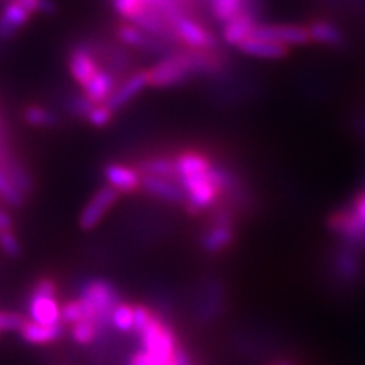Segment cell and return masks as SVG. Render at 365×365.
I'll return each mask as SVG.
<instances>
[{
	"instance_id": "f1b7e54d",
	"label": "cell",
	"mask_w": 365,
	"mask_h": 365,
	"mask_svg": "<svg viewBox=\"0 0 365 365\" xmlns=\"http://www.w3.org/2000/svg\"><path fill=\"white\" fill-rule=\"evenodd\" d=\"M110 323L117 331H122V333L134 331V307L129 303H122L120 301V303L113 308Z\"/></svg>"
},
{
	"instance_id": "83f0119b",
	"label": "cell",
	"mask_w": 365,
	"mask_h": 365,
	"mask_svg": "<svg viewBox=\"0 0 365 365\" xmlns=\"http://www.w3.org/2000/svg\"><path fill=\"white\" fill-rule=\"evenodd\" d=\"M27 196L14 185L6 171L0 168V202L9 205V207L21 208L26 203Z\"/></svg>"
},
{
	"instance_id": "8992f818",
	"label": "cell",
	"mask_w": 365,
	"mask_h": 365,
	"mask_svg": "<svg viewBox=\"0 0 365 365\" xmlns=\"http://www.w3.org/2000/svg\"><path fill=\"white\" fill-rule=\"evenodd\" d=\"M235 242V227H234V213L230 207H218L213 213L212 223L207 230L203 232L200 239V247L203 252L210 255L222 254Z\"/></svg>"
},
{
	"instance_id": "484cf974",
	"label": "cell",
	"mask_w": 365,
	"mask_h": 365,
	"mask_svg": "<svg viewBox=\"0 0 365 365\" xmlns=\"http://www.w3.org/2000/svg\"><path fill=\"white\" fill-rule=\"evenodd\" d=\"M22 118L27 125L36 127V129H51L59 124L58 113L44 105H27L22 112Z\"/></svg>"
},
{
	"instance_id": "f35d334b",
	"label": "cell",
	"mask_w": 365,
	"mask_h": 365,
	"mask_svg": "<svg viewBox=\"0 0 365 365\" xmlns=\"http://www.w3.org/2000/svg\"><path fill=\"white\" fill-rule=\"evenodd\" d=\"M350 208H352L354 212L357 213V215L365 222V191H362V193H359L357 196H355L352 207Z\"/></svg>"
},
{
	"instance_id": "d6a6232c",
	"label": "cell",
	"mask_w": 365,
	"mask_h": 365,
	"mask_svg": "<svg viewBox=\"0 0 365 365\" xmlns=\"http://www.w3.org/2000/svg\"><path fill=\"white\" fill-rule=\"evenodd\" d=\"M85 319V309L81 301L76 298L73 301H68L66 304L61 307V323L63 325H75V323Z\"/></svg>"
},
{
	"instance_id": "30bf717a",
	"label": "cell",
	"mask_w": 365,
	"mask_h": 365,
	"mask_svg": "<svg viewBox=\"0 0 365 365\" xmlns=\"http://www.w3.org/2000/svg\"><path fill=\"white\" fill-rule=\"evenodd\" d=\"M115 39L118 44H122L124 48L137 49V51L154 54V56H159V59L164 56H170L176 51L175 46L163 43L148 33H144L143 29L130 24V22H122L115 27Z\"/></svg>"
},
{
	"instance_id": "9a60e30c",
	"label": "cell",
	"mask_w": 365,
	"mask_h": 365,
	"mask_svg": "<svg viewBox=\"0 0 365 365\" xmlns=\"http://www.w3.org/2000/svg\"><path fill=\"white\" fill-rule=\"evenodd\" d=\"M140 191L159 202L175 205V207H186V196L182 193L180 182L173 178L143 176Z\"/></svg>"
},
{
	"instance_id": "7402d4cb",
	"label": "cell",
	"mask_w": 365,
	"mask_h": 365,
	"mask_svg": "<svg viewBox=\"0 0 365 365\" xmlns=\"http://www.w3.org/2000/svg\"><path fill=\"white\" fill-rule=\"evenodd\" d=\"M237 51L249 58L255 59H266V61H276V59H282L289 54V48L286 46H281L277 43H271V41L266 39H257V38H249L244 41Z\"/></svg>"
},
{
	"instance_id": "44dd1931",
	"label": "cell",
	"mask_w": 365,
	"mask_h": 365,
	"mask_svg": "<svg viewBox=\"0 0 365 365\" xmlns=\"http://www.w3.org/2000/svg\"><path fill=\"white\" fill-rule=\"evenodd\" d=\"M308 31L312 43H317L319 46H325V48H344L346 44V38L344 31L340 29L335 22L327 21V19H317L309 22Z\"/></svg>"
},
{
	"instance_id": "ac0fdd59",
	"label": "cell",
	"mask_w": 365,
	"mask_h": 365,
	"mask_svg": "<svg viewBox=\"0 0 365 365\" xmlns=\"http://www.w3.org/2000/svg\"><path fill=\"white\" fill-rule=\"evenodd\" d=\"M33 19L29 12L19 4L6 0L0 7V41H11L19 34V31L29 24Z\"/></svg>"
},
{
	"instance_id": "74e56055",
	"label": "cell",
	"mask_w": 365,
	"mask_h": 365,
	"mask_svg": "<svg viewBox=\"0 0 365 365\" xmlns=\"http://www.w3.org/2000/svg\"><path fill=\"white\" fill-rule=\"evenodd\" d=\"M173 364H175V365H195L193 364V359H191V355H190L188 350L182 349L181 345L176 349L175 357H173Z\"/></svg>"
},
{
	"instance_id": "8d00e7d4",
	"label": "cell",
	"mask_w": 365,
	"mask_h": 365,
	"mask_svg": "<svg viewBox=\"0 0 365 365\" xmlns=\"http://www.w3.org/2000/svg\"><path fill=\"white\" fill-rule=\"evenodd\" d=\"M129 365H159V364L153 357H150L149 354H145V352H143V350H139V352L130 355Z\"/></svg>"
},
{
	"instance_id": "ab89813d",
	"label": "cell",
	"mask_w": 365,
	"mask_h": 365,
	"mask_svg": "<svg viewBox=\"0 0 365 365\" xmlns=\"http://www.w3.org/2000/svg\"><path fill=\"white\" fill-rule=\"evenodd\" d=\"M12 227H14V220H12L11 213H9L6 208L0 207V232L12 230Z\"/></svg>"
},
{
	"instance_id": "7bdbcfd3",
	"label": "cell",
	"mask_w": 365,
	"mask_h": 365,
	"mask_svg": "<svg viewBox=\"0 0 365 365\" xmlns=\"http://www.w3.org/2000/svg\"><path fill=\"white\" fill-rule=\"evenodd\" d=\"M4 2H6V0H0V4H4Z\"/></svg>"
},
{
	"instance_id": "60d3db41",
	"label": "cell",
	"mask_w": 365,
	"mask_h": 365,
	"mask_svg": "<svg viewBox=\"0 0 365 365\" xmlns=\"http://www.w3.org/2000/svg\"><path fill=\"white\" fill-rule=\"evenodd\" d=\"M272 365H294V364L291 362V360H279V362H276V364H272Z\"/></svg>"
},
{
	"instance_id": "5bb4252c",
	"label": "cell",
	"mask_w": 365,
	"mask_h": 365,
	"mask_svg": "<svg viewBox=\"0 0 365 365\" xmlns=\"http://www.w3.org/2000/svg\"><path fill=\"white\" fill-rule=\"evenodd\" d=\"M100 70H102V66H100L98 59L95 56L88 41H80V43L71 46L70 53H68V71H70L71 78L75 80L81 88H83Z\"/></svg>"
},
{
	"instance_id": "d4e9b609",
	"label": "cell",
	"mask_w": 365,
	"mask_h": 365,
	"mask_svg": "<svg viewBox=\"0 0 365 365\" xmlns=\"http://www.w3.org/2000/svg\"><path fill=\"white\" fill-rule=\"evenodd\" d=\"M134 166L137 171L140 173V176H161V178H173L176 180V164L175 158L171 156H149L140 159L139 163H135Z\"/></svg>"
},
{
	"instance_id": "ffe728a7",
	"label": "cell",
	"mask_w": 365,
	"mask_h": 365,
	"mask_svg": "<svg viewBox=\"0 0 365 365\" xmlns=\"http://www.w3.org/2000/svg\"><path fill=\"white\" fill-rule=\"evenodd\" d=\"M176 164V181L182 178H193L207 175L212 168L213 161L207 154L198 153V150H182L175 156Z\"/></svg>"
},
{
	"instance_id": "d6986e66",
	"label": "cell",
	"mask_w": 365,
	"mask_h": 365,
	"mask_svg": "<svg viewBox=\"0 0 365 365\" xmlns=\"http://www.w3.org/2000/svg\"><path fill=\"white\" fill-rule=\"evenodd\" d=\"M257 24L259 21L254 16H250L247 12H242L240 16L234 17V19L222 26L223 43L237 49L244 41H247L252 36L254 27Z\"/></svg>"
},
{
	"instance_id": "4dcf8cb0",
	"label": "cell",
	"mask_w": 365,
	"mask_h": 365,
	"mask_svg": "<svg viewBox=\"0 0 365 365\" xmlns=\"http://www.w3.org/2000/svg\"><path fill=\"white\" fill-rule=\"evenodd\" d=\"M24 7L31 16H53L56 14V4L54 0H12Z\"/></svg>"
},
{
	"instance_id": "cb8c5ba5",
	"label": "cell",
	"mask_w": 365,
	"mask_h": 365,
	"mask_svg": "<svg viewBox=\"0 0 365 365\" xmlns=\"http://www.w3.org/2000/svg\"><path fill=\"white\" fill-rule=\"evenodd\" d=\"M63 330H65V325L59 323V325H38V323L31 322V319H26L24 325L21 327V336L22 340L27 341L31 345H46L51 344V341L58 340L59 336L63 335Z\"/></svg>"
},
{
	"instance_id": "9c48e42d",
	"label": "cell",
	"mask_w": 365,
	"mask_h": 365,
	"mask_svg": "<svg viewBox=\"0 0 365 365\" xmlns=\"http://www.w3.org/2000/svg\"><path fill=\"white\" fill-rule=\"evenodd\" d=\"M180 182L182 193L186 196V210L191 213H198L202 210L213 208L218 205L220 200V191L215 186L212 178H210V171L207 175L193 176V178H182L178 180Z\"/></svg>"
},
{
	"instance_id": "6da1fadb",
	"label": "cell",
	"mask_w": 365,
	"mask_h": 365,
	"mask_svg": "<svg viewBox=\"0 0 365 365\" xmlns=\"http://www.w3.org/2000/svg\"><path fill=\"white\" fill-rule=\"evenodd\" d=\"M78 299L83 304L85 319L97 323L100 330L110 325L113 308L120 303V296H118L115 286L107 279H100V277L88 279L81 284Z\"/></svg>"
},
{
	"instance_id": "e575fe53",
	"label": "cell",
	"mask_w": 365,
	"mask_h": 365,
	"mask_svg": "<svg viewBox=\"0 0 365 365\" xmlns=\"http://www.w3.org/2000/svg\"><path fill=\"white\" fill-rule=\"evenodd\" d=\"M0 250L9 257H19L22 252L21 240L14 234V230L0 232Z\"/></svg>"
},
{
	"instance_id": "4316f807",
	"label": "cell",
	"mask_w": 365,
	"mask_h": 365,
	"mask_svg": "<svg viewBox=\"0 0 365 365\" xmlns=\"http://www.w3.org/2000/svg\"><path fill=\"white\" fill-rule=\"evenodd\" d=\"M207 6L213 19L222 26L245 12V0H207Z\"/></svg>"
},
{
	"instance_id": "f546056e",
	"label": "cell",
	"mask_w": 365,
	"mask_h": 365,
	"mask_svg": "<svg viewBox=\"0 0 365 365\" xmlns=\"http://www.w3.org/2000/svg\"><path fill=\"white\" fill-rule=\"evenodd\" d=\"M100 328L97 323L91 322V319H81V322L71 325V336L76 344L80 345H90L93 344L95 339L98 336Z\"/></svg>"
},
{
	"instance_id": "4fadbf2b",
	"label": "cell",
	"mask_w": 365,
	"mask_h": 365,
	"mask_svg": "<svg viewBox=\"0 0 365 365\" xmlns=\"http://www.w3.org/2000/svg\"><path fill=\"white\" fill-rule=\"evenodd\" d=\"M118 196H120V193H118L117 190L110 188L108 185H105L100 190L95 191L93 196L86 202V205L80 213L78 225L81 230L85 232L95 230V228L102 223L105 215L110 212L113 205L117 203Z\"/></svg>"
},
{
	"instance_id": "8fae6325",
	"label": "cell",
	"mask_w": 365,
	"mask_h": 365,
	"mask_svg": "<svg viewBox=\"0 0 365 365\" xmlns=\"http://www.w3.org/2000/svg\"><path fill=\"white\" fill-rule=\"evenodd\" d=\"M250 38L266 39L271 41V43L286 46V48L312 44L308 26L293 24V22H277V24H264V22H259L254 27V33Z\"/></svg>"
},
{
	"instance_id": "e0dca14e",
	"label": "cell",
	"mask_w": 365,
	"mask_h": 365,
	"mask_svg": "<svg viewBox=\"0 0 365 365\" xmlns=\"http://www.w3.org/2000/svg\"><path fill=\"white\" fill-rule=\"evenodd\" d=\"M103 178L110 188L117 190L118 193H135L140 190V173L137 171L135 166H129V164L122 163H108L103 168Z\"/></svg>"
},
{
	"instance_id": "2e32d148",
	"label": "cell",
	"mask_w": 365,
	"mask_h": 365,
	"mask_svg": "<svg viewBox=\"0 0 365 365\" xmlns=\"http://www.w3.org/2000/svg\"><path fill=\"white\" fill-rule=\"evenodd\" d=\"M148 86H149L148 71L140 70V71L130 73V75L125 76L124 80L118 81L115 90H113V93L110 95V98L107 100V103L105 105L115 113L118 110H122L124 107H127L132 100L139 97Z\"/></svg>"
},
{
	"instance_id": "5b68a950",
	"label": "cell",
	"mask_w": 365,
	"mask_h": 365,
	"mask_svg": "<svg viewBox=\"0 0 365 365\" xmlns=\"http://www.w3.org/2000/svg\"><path fill=\"white\" fill-rule=\"evenodd\" d=\"M170 26L175 31L178 43L185 46V49H195V51L218 49V39L215 34L193 16L178 14L170 21Z\"/></svg>"
},
{
	"instance_id": "3957f363",
	"label": "cell",
	"mask_w": 365,
	"mask_h": 365,
	"mask_svg": "<svg viewBox=\"0 0 365 365\" xmlns=\"http://www.w3.org/2000/svg\"><path fill=\"white\" fill-rule=\"evenodd\" d=\"M140 340L143 352L149 354L159 365H168L173 362L178 344V336L171 325H168L158 313L153 314L150 322L143 331L137 333Z\"/></svg>"
},
{
	"instance_id": "b9f144b4",
	"label": "cell",
	"mask_w": 365,
	"mask_h": 365,
	"mask_svg": "<svg viewBox=\"0 0 365 365\" xmlns=\"http://www.w3.org/2000/svg\"><path fill=\"white\" fill-rule=\"evenodd\" d=\"M0 134H2V124H0Z\"/></svg>"
},
{
	"instance_id": "836d02e7",
	"label": "cell",
	"mask_w": 365,
	"mask_h": 365,
	"mask_svg": "<svg viewBox=\"0 0 365 365\" xmlns=\"http://www.w3.org/2000/svg\"><path fill=\"white\" fill-rule=\"evenodd\" d=\"M112 118H113V112L107 107V105L102 103V105H93V108L90 110L88 117H86V120H88L90 125L97 127V129H102V127H107L110 124Z\"/></svg>"
},
{
	"instance_id": "52a82bcc",
	"label": "cell",
	"mask_w": 365,
	"mask_h": 365,
	"mask_svg": "<svg viewBox=\"0 0 365 365\" xmlns=\"http://www.w3.org/2000/svg\"><path fill=\"white\" fill-rule=\"evenodd\" d=\"M331 276L340 286L352 287L360 284L365 276L362 250L340 244L331 254Z\"/></svg>"
},
{
	"instance_id": "603a6c76",
	"label": "cell",
	"mask_w": 365,
	"mask_h": 365,
	"mask_svg": "<svg viewBox=\"0 0 365 365\" xmlns=\"http://www.w3.org/2000/svg\"><path fill=\"white\" fill-rule=\"evenodd\" d=\"M117 85L118 80L115 76H113L110 71L102 68V70H100L97 75L81 88V93H83L93 105H102L107 103V100L110 98V95L113 93Z\"/></svg>"
},
{
	"instance_id": "277c9868",
	"label": "cell",
	"mask_w": 365,
	"mask_h": 365,
	"mask_svg": "<svg viewBox=\"0 0 365 365\" xmlns=\"http://www.w3.org/2000/svg\"><path fill=\"white\" fill-rule=\"evenodd\" d=\"M31 322L38 325H59L61 323V307L56 299V282L49 277H41L31 289L27 298Z\"/></svg>"
},
{
	"instance_id": "ba28073f",
	"label": "cell",
	"mask_w": 365,
	"mask_h": 365,
	"mask_svg": "<svg viewBox=\"0 0 365 365\" xmlns=\"http://www.w3.org/2000/svg\"><path fill=\"white\" fill-rule=\"evenodd\" d=\"M327 227L333 235L339 237L340 244L365 249V222L350 207L331 212L327 218Z\"/></svg>"
},
{
	"instance_id": "1f68e13d",
	"label": "cell",
	"mask_w": 365,
	"mask_h": 365,
	"mask_svg": "<svg viewBox=\"0 0 365 365\" xmlns=\"http://www.w3.org/2000/svg\"><path fill=\"white\" fill-rule=\"evenodd\" d=\"M91 108H93V103H91L83 93H73L66 98V110L68 113H71L73 117L86 118Z\"/></svg>"
},
{
	"instance_id": "7c38bea8",
	"label": "cell",
	"mask_w": 365,
	"mask_h": 365,
	"mask_svg": "<svg viewBox=\"0 0 365 365\" xmlns=\"http://www.w3.org/2000/svg\"><path fill=\"white\" fill-rule=\"evenodd\" d=\"M225 284L218 277H207L196 303V318L200 323H212L220 318L227 303Z\"/></svg>"
},
{
	"instance_id": "7a4b0ae2",
	"label": "cell",
	"mask_w": 365,
	"mask_h": 365,
	"mask_svg": "<svg viewBox=\"0 0 365 365\" xmlns=\"http://www.w3.org/2000/svg\"><path fill=\"white\" fill-rule=\"evenodd\" d=\"M145 71H148L149 86L153 88H171L198 76L190 49H181L170 56H164Z\"/></svg>"
},
{
	"instance_id": "d590c367",
	"label": "cell",
	"mask_w": 365,
	"mask_h": 365,
	"mask_svg": "<svg viewBox=\"0 0 365 365\" xmlns=\"http://www.w3.org/2000/svg\"><path fill=\"white\" fill-rule=\"evenodd\" d=\"M24 322V317L19 313L0 312V331H19Z\"/></svg>"
}]
</instances>
